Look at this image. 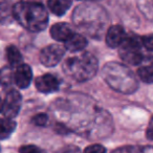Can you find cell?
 Masks as SVG:
<instances>
[{
	"mask_svg": "<svg viewBox=\"0 0 153 153\" xmlns=\"http://www.w3.org/2000/svg\"><path fill=\"white\" fill-rule=\"evenodd\" d=\"M143 46L148 51H153V34L146 35L142 38Z\"/></svg>",
	"mask_w": 153,
	"mask_h": 153,
	"instance_id": "cell-21",
	"label": "cell"
},
{
	"mask_svg": "<svg viewBox=\"0 0 153 153\" xmlns=\"http://www.w3.org/2000/svg\"><path fill=\"white\" fill-rule=\"evenodd\" d=\"M137 76L145 83H153V65H146L140 67L137 69Z\"/></svg>",
	"mask_w": 153,
	"mask_h": 153,
	"instance_id": "cell-16",
	"label": "cell"
},
{
	"mask_svg": "<svg viewBox=\"0 0 153 153\" xmlns=\"http://www.w3.org/2000/svg\"><path fill=\"white\" fill-rule=\"evenodd\" d=\"M19 153H42V150L35 145H24L20 147Z\"/></svg>",
	"mask_w": 153,
	"mask_h": 153,
	"instance_id": "cell-18",
	"label": "cell"
},
{
	"mask_svg": "<svg viewBox=\"0 0 153 153\" xmlns=\"http://www.w3.org/2000/svg\"><path fill=\"white\" fill-rule=\"evenodd\" d=\"M136 153H153V147L152 146L138 147L137 152H136Z\"/></svg>",
	"mask_w": 153,
	"mask_h": 153,
	"instance_id": "cell-25",
	"label": "cell"
},
{
	"mask_svg": "<svg viewBox=\"0 0 153 153\" xmlns=\"http://www.w3.org/2000/svg\"><path fill=\"white\" fill-rule=\"evenodd\" d=\"M142 38L135 35L127 36L120 46V56L122 60L130 65H138L143 62L144 55L142 51Z\"/></svg>",
	"mask_w": 153,
	"mask_h": 153,
	"instance_id": "cell-5",
	"label": "cell"
},
{
	"mask_svg": "<svg viewBox=\"0 0 153 153\" xmlns=\"http://www.w3.org/2000/svg\"><path fill=\"white\" fill-rule=\"evenodd\" d=\"M84 153H106V149L99 144L90 145L84 150Z\"/></svg>",
	"mask_w": 153,
	"mask_h": 153,
	"instance_id": "cell-20",
	"label": "cell"
},
{
	"mask_svg": "<svg viewBox=\"0 0 153 153\" xmlns=\"http://www.w3.org/2000/svg\"><path fill=\"white\" fill-rule=\"evenodd\" d=\"M5 56H7V60L11 66H19L22 61V56L20 53L19 49L14 45H10L7 47L5 51Z\"/></svg>",
	"mask_w": 153,
	"mask_h": 153,
	"instance_id": "cell-14",
	"label": "cell"
},
{
	"mask_svg": "<svg viewBox=\"0 0 153 153\" xmlns=\"http://www.w3.org/2000/svg\"><path fill=\"white\" fill-rule=\"evenodd\" d=\"M126 35L125 30L121 25H112L109 27V30L106 33V43L109 47H120L122 43L125 41Z\"/></svg>",
	"mask_w": 153,
	"mask_h": 153,
	"instance_id": "cell-10",
	"label": "cell"
},
{
	"mask_svg": "<svg viewBox=\"0 0 153 153\" xmlns=\"http://www.w3.org/2000/svg\"><path fill=\"white\" fill-rule=\"evenodd\" d=\"M57 153H81V150L79 147L69 145V146H65L61 148L59 151H57Z\"/></svg>",
	"mask_w": 153,
	"mask_h": 153,
	"instance_id": "cell-23",
	"label": "cell"
},
{
	"mask_svg": "<svg viewBox=\"0 0 153 153\" xmlns=\"http://www.w3.org/2000/svg\"><path fill=\"white\" fill-rule=\"evenodd\" d=\"M22 98L21 94L17 90H11L7 94L2 103V112L3 117L7 119H14L19 113L21 108Z\"/></svg>",
	"mask_w": 153,
	"mask_h": 153,
	"instance_id": "cell-6",
	"label": "cell"
},
{
	"mask_svg": "<svg viewBox=\"0 0 153 153\" xmlns=\"http://www.w3.org/2000/svg\"><path fill=\"white\" fill-rule=\"evenodd\" d=\"M137 146H124L113 150L111 153H136L137 152Z\"/></svg>",
	"mask_w": 153,
	"mask_h": 153,
	"instance_id": "cell-22",
	"label": "cell"
},
{
	"mask_svg": "<svg viewBox=\"0 0 153 153\" xmlns=\"http://www.w3.org/2000/svg\"><path fill=\"white\" fill-rule=\"evenodd\" d=\"M32 121L36 126H45L48 122V117L44 113H39L33 117Z\"/></svg>",
	"mask_w": 153,
	"mask_h": 153,
	"instance_id": "cell-17",
	"label": "cell"
},
{
	"mask_svg": "<svg viewBox=\"0 0 153 153\" xmlns=\"http://www.w3.org/2000/svg\"><path fill=\"white\" fill-rule=\"evenodd\" d=\"M64 46L69 51H81L87 46V41L81 34L74 33L72 36L64 43Z\"/></svg>",
	"mask_w": 153,
	"mask_h": 153,
	"instance_id": "cell-12",
	"label": "cell"
},
{
	"mask_svg": "<svg viewBox=\"0 0 153 153\" xmlns=\"http://www.w3.org/2000/svg\"><path fill=\"white\" fill-rule=\"evenodd\" d=\"M12 13L18 23L30 32H41L48 23L46 9L38 2L20 1L13 7Z\"/></svg>",
	"mask_w": 153,
	"mask_h": 153,
	"instance_id": "cell-1",
	"label": "cell"
},
{
	"mask_svg": "<svg viewBox=\"0 0 153 153\" xmlns=\"http://www.w3.org/2000/svg\"><path fill=\"white\" fill-rule=\"evenodd\" d=\"M65 55V46L51 44L44 47L40 53V61L46 67L56 66Z\"/></svg>",
	"mask_w": 153,
	"mask_h": 153,
	"instance_id": "cell-7",
	"label": "cell"
},
{
	"mask_svg": "<svg viewBox=\"0 0 153 153\" xmlns=\"http://www.w3.org/2000/svg\"><path fill=\"white\" fill-rule=\"evenodd\" d=\"M74 24L82 30L87 32L88 35L94 36L96 34H102L108 18L103 9L98 5H80L74 11Z\"/></svg>",
	"mask_w": 153,
	"mask_h": 153,
	"instance_id": "cell-3",
	"label": "cell"
},
{
	"mask_svg": "<svg viewBox=\"0 0 153 153\" xmlns=\"http://www.w3.org/2000/svg\"><path fill=\"white\" fill-rule=\"evenodd\" d=\"M33 79V71L27 64H20L14 72V82L19 88H26Z\"/></svg>",
	"mask_w": 153,
	"mask_h": 153,
	"instance_id": "cell-9",
	"label": "cell"
},
{
	"mask_svg": "<svg viewBox=\"0 0 153 153\" xmlns=\"http://www.w3.org/2000/svg\"><path fill=\"white\" fill-rule=\"evenodd\" d=\"M98 68V60L89 53H83L79 56L68 58L63 64L65 74L79 82L87 81L94 78Z\"/></svg>",
	"mask_w": 153,
	"mask_h": 153,
	"instance_id": "cell-4",
	"label": "cell"
},
{
	"mask_svg": "<svg viewBox=\"0 0 153 153\" xmlns=\"http://www.w3.org/2000/svg\"><path fill=\"white\" fill-rule=\"evenodd\" d=\"M71 0H48L47 5L53 14L57 16H63L71 7Z\"/></svg>",
	"mask_w": 153,
	"mask_h": 153,
	"instance_id": "cell-13",
	"label": "cell"
},
{
	"mask_svg": "<svg viewBox=\"0 0 153 153\" xmlns=\"http://www.w3.org/2000/svg\"><path fill=\"white\" fill-rule=\"evenodd\" d=\"M72 34L74 32L71 27L67 23H63V22L53 24L51 28V36L55 40L60 41V42L65 43L72 36Z\"/></svg>",
	"mask_w": 153,
	"mask_h": 153,
	"instance_id": "cell-11",
	"label": "cell"
},
{
	"mask_svg": "<svg viewBox=\"0 0 153 153\" xmlns=\"http://www.w3.org/2000/svg\"><path fill=\"white\" fill-rule=\"evenodd\" d=\"M102 76L112 89L122 94H132L137 88V81L133 72L117 62L107 63L102 69Z\"/></svg>",
	"mask_w": 153,
	"mask_h": 153,
	"instance_id": "cell-2",
	"label": "cell"
},
{
	"mask_svg": "<svg viewBox=\"0 0 153 153\" xmlns=\"http://www.w3.org/2000/svg\"><path fill=\"white\" fill-rule=\"evenodd\" d=\"M16 122L13 121V119H7V117H2L1 120V125H0V135L2 140L7 138L15 130Z\"/></svg>",
	"mask_w": 153,
	"mask_h": 153,
	"instance_id": "cell-15",
	"label": "cell"
},
{
	"mask_svg": "<svg viewBox=\"0 0 153 153\" xmlns=\"http://www.w3.org/2000/svg\"><path fill=\"white\" fill-rule=\"evenodd\" d=\"M35 85H36V88L40 92L51 94V92H55L59 89L60 82L57 79V76H55L53 74H46L36 78Z\"/></svg>",
	"mask_w": 153,
	"mask_h": 153,
	"instance_id": "cell-8",
	"label": "cell"
},
{
	"mask_svg": "<svg viewBox=\"0 0 153 153\" xmlns=\"http://www.w3.org/2000/svg\"><path fill=\"white\" fill-rule=\"evenodd\" d=\"M146 136H147V138H148V140H153V117H151L150 122H149L148 127H147Z\"/></svg>",
	"mask_w": 153,
	"mask_h": 153,
	"instance_id": "cell-24",
	"label": "cell"
},
{
	"mask_svg": "<svg viewBox=\"0 0 153 153\" xmlns=\"http://www.w3.org/2000/svg\"><path fill=\"white\" fill-rule=\"evenodd\" d=\"M2 78H1V82L3 85H10L11 84V80H14V74H12L11 70L9 68H3L2 69Z\"/></svg>",
	"mask_w": 153,
	"mask_h": 153,
	"instance_id": "cell-19",
	"label": "cell"
}]
</instances>
